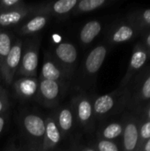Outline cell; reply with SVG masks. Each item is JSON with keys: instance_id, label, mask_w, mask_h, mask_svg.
I'll return each instance as SVG.
<instances>
[{"instance_id": "cell-28", "label": "cell", "mask_w": 150, "mask_h": 151, "mask_svg": "<svg viewBox=\"0 0 150 151\" xmlns=\"http://www.w3.org/2000/svg\"><path fill=\"white\" fill-rule=\"evenodd\" d=\"M8 96L6 94V91L0 86V115L5 111V110L8 108Z\"/></svg>"}, {"instance_id": "cell-15", "label": "cell", "mask_w": 150, "mask_h": 151, "mask_svg": "<svg viewBox=\"0 0 150 151\" xmlns=\"http://www.w3.org/2000/svg\"><path fill=\"white\" fill-rule=\"evenodd\" d=\"M78 1L77 0H59L51 4H49L47 6H44L39 12H44L46 14H57V15H64L71 11H72Z\"/></svg>"}, {"instance_id": "cell-25", "label": "cell", "mask_w": 150, "mask_h": 151, "mask_svg": "<svg viewBox=\"0 0 150 151\" xmlns=\"http://www.w3.org/2000/svg\"><path fill=\"white\" fill-rule=\"evenodd\" d=\"M150 139V121L141 118L140 119L139 124V143L138 151H140L145 143Z\"/></svg>"}, {"instance_id": "cell-17", "label": "cell", "mask_w": 150, "mask_h": 151, "mask_svg": "<svg viewBox=\"0 0 150 151\" xmlns=\"http://www.w3.org/2000/svg\"><path fill=\"white\" fill-rule=\"evenodd\" d=\"M102 31V24L98 20H90L86 23L80 32V40L83 44L91 43Z\"/></svg>"}, {"instance_id": "cell-34", "label": "cell", "mask_w": 150, "mask_h": 151, "mask_svg": "<svg viewBox=\"0 0 150 151\" xmlns=\"http://www.w3.org/2000/svg\"><path fill=\"white\" fill-rule=\"evenodd\" d=\"M7 151H14L13 150H7Z\"/></svg>"}, {"instance_id": "cell-2", "label": "cell", "mask_w": 150, "mask_h": 151, "mask_svg": "<svg viewBox=\"0 0 150 151\" xmlns=\"http://www.w3.org/2000/svg\"><path fill=\"white\" fill-rule=\"evenodd\" d=\"M22 128L32 151H42L45 120L39 115L29 113L22 119Z\"/></svg>"}, {"instance_id": "cell-22", "label": "cell", "mask_w": 150, "mask_h": 151, "mask_svg": "<svg viewBox=\"0 0 150 151\" xmlns=\"http://www.w3.org/2000/svg\"><path fill=\"white\" fill-rule=\"evenodd\" d=\"M108 1L106 0H81L77 3L74 10V14L90 12L100 8H103L106 4H108Z\"/></svg>"}, {"instance_id": "cell-30", "label": "cell", "mask_w": 150, "mask_h": 151, "mask_svg": "<svg viewBox=\"0 0 150 151\" xmlns=\"http://www.w3.org/2000/svg\"><path fill=\"white\" fill-rule=\"evenodd\" d=\"M142 118L150 121V102L142 108Z\"/></svg>"}, {"instance_id": "cell-26", "label": "cell", "mask_w": 150, "mask_h": 151, "mask_svg": "<svg viewBox=\"0 0 150 151\" xmlns=\"http://www.w3.org/2000/svg\"><path fill=\"white\" fill-rule=\"evenodd\" d=\"M25 6V4L19 0H0V12L19 9Z\"/></svg>"}, {"instance_id": "cell-1", "label": "cell", "mask_w": 150, "mask_h": 151, "mask_svg": "<svg viewBox=\"0 0 150 151\" xmlns=\"http://www.w3.org/2000/svg\"><path fill=\"white\" fill-rule=\"evenodd\" d=\"M131 99L129 86L118 88L116 91L98 96L93 104V112L98 118L112 114L128 106Z\"/></svg>"}, {"instance_id": "cell-12", "label": "cell", "mask_w": 150, "mask_h": 151, "mask_svg": "<svg viewBox=\"0 0 150 151\" xmlns=\"http://www.w3.org/2000/svg\"><path fill=\"white\" fill-rule=\"evenodd\" d=\"M32 13L33 10L27 6L6 12H0V26L10 27L16 25Z\"/></svg>"}, {"instance_id": "cell-7", "label": "cell", "mask_w": 150, "mask_h": 151, "mask_svg": "<svg viewBox=\"0 0 150 151\" xmlns=\"http://www.w3.org/2000/svg\"><path fill=\"white\" fill-rule=\"evenodd\" d=\"M140 119L129 116L124 122L121 151H138Z\"/></svg>"}, {"instance_id": "cell-13", "label": "cell", "mask_w": 150, "mask_h": 151, "mask_svg": "<svg viewBox=\"0 0 150 151\" xmlns=\"http://www.w3.org/2000/svg\"><path fill=\"white\" fill-rule=\"evenodd\" d=\"M56 58L62 65L66 66H72L75 64L78 57L77 50L73 44L70 42L59 43L55 48Z\"/></svg>"}, {"instance_id": "cell-9", "label": "cell", "mask_w": 150, "mask_h": 151, "mask_svg": "<svg viewBox=\"0 0 150 151\" xmlns=\"http://www.w3.org/2000/svg\"><path fill=\"white\" fill-rule=\"evenodd\" d=\"M108 52V48L104 44H101L94 48L87 57L85 61V70L89 75H95L101 69Z\"/></svg>"}, {"instance_id": "cell-4", "label": "cell", "mask_w": 150, "mask_h": 151, "mask_svg": "<svg viewBox=\"0 0 150 151\" xmlns=\"http://www.w3.org/2000/svg\"><path fill=\"white\" fill-rule=\"evenodd\" d=\"M149 58L150 54L145 49V47L141 42L136 43L129 61L127 71L120 82L119 88H126L129 86V83L133 76L137 73L141 72V70L143 68Z\"/></svg>"}, {"instance_id": "cell-23", "label": "cell", "mask_w": 150, "mask_h": 151, "mask_svg": "<svg viewBox=\"0 0 150 151\" xmlns=\"http://www.w3.org/2000/svg\"><path fill=\"white\" fill-rule=\"evenodd\" d=\"M57 123L60 133L65 134L69 132L72 129L73 124V117L72 111L69 108H63L58 113Z\"/></svg>"}, {"instance_id": "cell-11", "label": "cell", "mask_w": 150, "mask_h": 151, "mask_svg": "<svg viewBox=\"0 0 150 151\" xmlns=\"http://www.w3.org/2000/svg\"><path fill=\"white\" fill-rule=\"evenodd\" d=\"M60 82L48 80H41L38 85L39 96L45 104L55 102L60 94Z\"/></svg>"}, {"instance_id": "cell-5", "label": "cell", "mask_w": 150, "mask_h": 151, "mask_svg": "<svg viewBox=\"0 0 150 151\" xmlns=\"http://www.w3.org/2000/svg\"><path fill=\"white\" fill-rule=\"evenodd\" d=\"M22 57V42L18 41L11 46V49L5 58L2 69L0 71L4 81L11 85L13 81L15 73H17Z\"/></svg>"}, {"instance_id": "cell-3", "label": "cell", "mask_w": 150, "mask_h": 151, "mask_svg": "<svg viewBox=\"0 0 150 151\" xmlns=\"http://www.w3.org/2000/svg\"><path fill=\"white\" fill-rule=\"evenodd\" d=\"M150 102V68L143 70L137 77L128 104L133 110H139Z\"/></svg>"}, {"instance_id": "cell-21", "label": "cell", "mask_w": 150, "mask_h": 151, "mask_svg": "<svg viewBox=\"0 0 150 151\" xmlns=\"http://www.w3.org/2000/svg\"><path fill=\"white\" fill-rule=\"evenodd\" d=\"M124 132V122H111L105 126L100 134L102 140L114 141L115 139L122 136Z\"/></svg>"}, {"instance_id": "cell-18", "label": "cell", "mask_w": 150, "mask_h": 151, "mask_svg": "<svg viewBox=\"0 0 150 151\" xmlns=\"http://www.w3.org/2000/svg\"><path fill=\"white\" fill-rule=\"evenodd\" d=\"M76 111H77V117L80 122L86 126L88 125L93 117V104L91 101L84 96L82 98H80L76 104Z\"/></svg>"}, {"instance_id": "cell-16", "label": "cell", "mask_w": 150, "mask_h": 151, "mask_svg": "<svg viewBox=\"0 0 150 151\" xmlns=\"http://www.w3.org/2000/svg\"><path fill=\"white\" fill-rule=\"evenodd\" d=\"M126 19L136 27L140 33L150 29V9L135 11L130 13Z\"/></svg>"}, {"instance_id": "cell-31", "label": "cell", "mask_w": 150, "mask_h": 151, "mask_svg": "<svg viewBox=\"0 0 150 151\" xmlns=\"http://www.w3.org/2000/svg\"><path fill=\"white\" fill-rule=\"evenodd\" d=\"M5 125V116L4 115H0V134L2 133L4 127Z\"/></svg>"}, {"instance_id": "cell-6", "label": "cell", "mask_w": 150, "mask_h": 151, "mask_svg": "<svg viewBox=\"0 0 150 151\" xmlns=\"http://www.w3.org/2000/svg\"><path fill=\"white\" fill-rule=\"evenodd\" d=\"M39 58V42H35L25 50L20 65L19 67V73L25 78H34L37 73Z\"/></svg>"}, {"instance_id": "cell-19", "label": "cell", "mask_w": 150, "mask_h": 151, "mask_svg": "<svg viewBox=\"0 0 150 151\" xmlns=\"http://www.w3.org/2000/svg\"><path fill=\"white\" fill-rule=\"evenodd\" d=\"M37 82L34 78H22L15 83L17 93L23 98H29L37 92Z\"/></svg>"}, {"instance_id": "cell-33", "label": "cell", "mask_w": 150, "mask_h": 151, "mask_svg": "<svg viewBox=\"0 0 150 151\" xmlns=\"http://www.w3.org/2000/svg\"><path fill=\"white\" fill-rule=\"evenodd\" d=\"M82 151H96V150L92 149V148H85Z\"/></svg>"}, {"instance_id": "cell-10", "label": "cell", "mask_w": 150, "mask_h": 151, "mask_svg": "<svg viewBox=\"0 0 150 151\" xmlns=\"http://www.w3.org/2000/svg\"><path fill=\"white\" fill-rule=\"evenodd\" d=\"M61 139V133L57 121L52 117H48L45 120V134L43 139L42 151L51 150Z\"/></svg>"}, {"instance_id": "cell-24", "label": "cell", "mask_w": 150, "mask_h": 151, "mask_svg": "<svg viewBox=\"0 0 150 151\" xmlns=\"http://www.w3.org/2000/svg\"><path fill=\"white\" fill-rule=\"evenodd\" d=\"M11 49V38L6 32H0V71Z\"/></svg>"}, {"instance_id": "cell-14", "label": "cell", "mask_w": 150, "mask_h": 151, "mask_svg": "<svg viewBox=\"0 0 150 151\" xmlns=\"http://www.w3.org/2000/svg\"><path fill=\"white\" fill-rule=\"evenodd\" d=\"M65 73L61 67L55 63V61L51 58H47L42 65V73H41V80H48V81H59Z\"/></svg>"}, {"instance_id": "cell-32", "label": "cell", "mask_w": 150, "mask_h": 151, "mask_svg": "<svg viewBox=\"0 0 150 151\" xmlns=\"http://www.w3.org/2000/svg\"><path fill=\"white\" fill-rule=\"evenodd\" d=\"M140 151H150V139L145 143V145Z\"/></svg>"}, {"instance_id": "cell-8", "label": "cell", "mask_w": 150, "mask_h": 151, "mask_svg": "<svg viewBox=\"0 0 150 151\" xmlns=\"http://www.w3.org/2000/svg\"><path fill=\"white\" fill-rule=\"evenodd\" d=\"M140 33L136 27L127 19L116 24L109 35V41L111 44H121L135 38Z\"/></svg>"}, {"instance_id": "cell-20", "label": "cell", "mask_w": 150, "mask_h": 151, "mask_svg": "<svg viewBox=\"0 0 150 151\" xmlns=\"http://www.w3.org/2000/svg\"><path fill=\"white\" fill-rule=\"evenodd\" d=\"M48 21L46 15H36L29 19L24 26L19 28V32L23 35H32L42 30Z\"/></svg>"}, {"instance_id": "cell-29", "label": "cell", "mask_w": 150, "mask_h": 151, "mask_svg": "<svg viewBox=\"0 0 150 151\" xmlns=\"http://www.w3.org/2000/svg\"><path fill=\"white\" fill-rule=\"evenodd\" d=\"M140 42L145 47V49L149 51V53L150 54V29L148 30V31H146L143 34L141 41Z\"/></svg>"}, {"instance_id": "cell-27", "label": "cell", "mask_w": 150, "mask_h": 151, "mask_svg": "<svg viewBox=\"0 0 150 151\" xmlns=\"http://www.w3.org/2000/svg\"><path fill=\"white\" fill-rule=\"evenodd\" d=\"M96 151H121V149L113 141L100 139L96 145Z\"/></svg>"}]
</instances>
